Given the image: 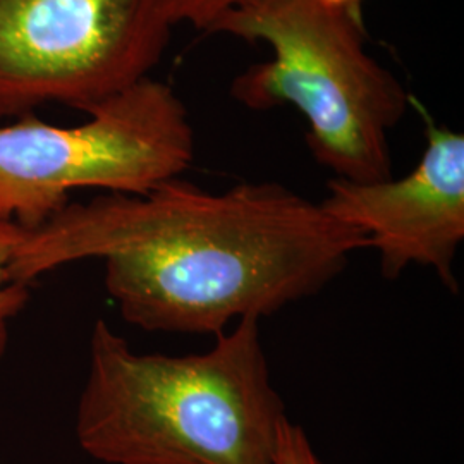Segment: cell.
<instances>
[{
    "label": "cell",
    "instance_id": "1",
    "mask_svg": "<svg viewBox=\"0 0 464 464\" xmlns=\"http://www.w3.org/2000/svg\"><path fill=\"white\" fill-rule=\"evenodd\" d=\"M370 237L279 183L207 191L167 181L145 195L67 203L23 229L14 281L86 258L105 264L122 318L147 332L220 335L232 320L264 318L320 293Z\"/></svg>",
    "mask_w": 464,
    "mask_h": 464
},
{
    "label": "cell",
    "instance_id": "2",
    "mask_svg": "<svg viewBox=\"0 0 464 464\" xmlns=\"http://www.w3.org/2000/svg\"><path fill=\"white\" fill-rule=\"evenodd\" d=\"M285 406L260 320L243 318L201 354H141L97 320L76 439L105 464H274Z\"/></svg>",
    "mask_w": 464,
    "mask_h": 464
},
{
    "label": "cell",
    "instance_id": "3",
    "mask_svg": "<svg viewBox=\"0 0 464 464\" xmlns=\"http://www.w3.org/2000/svg\"><path fill=\"white\" fill-rule=\"evenodd\" d=\"M208 34L264 44L272 53L232 82V99L251 111L295 107L308 126V149L334 178H392L389 133L410 95L366 49L354 11L318 0H241Z\"/></svg>",
    "mask_w": 464,
    "mask_h": 464
},
{
    "label": "cell",
    "instance_id": "4",
    "mask_svg": "<svg viewBox=\"0 0 464 464\" xmlns=\"http://www.w3.org/2000/svg\"><path fill=\"white\" fill-rule=\"evenodd\" d=\"M76 126L23 116L0 126V218L34 229L78 189L145 195L183 178L195 131L172 86L145 78L88 107Z\"/></svg>",
    "mask_w": 464,
    "mask_h": 464
},
{
    "label": "cell",
    "instance_id": "5",
    "mask_svg": "<svg viewBox=\"0 0 464 464\" xmlns=\"http://www.w3.org/2000/svg\"><path fill=\"white\" fill-rule=\"evenodd\" d=\"M172 0H0V116L86 111L151 76Z\"/></svg>",
    "mask_w": 464,
    "mask_h": 464
},
{
    "label": "cell",
    "instance_id": "6",
    "mask_svg": "<svg viewBox=\"0 0 464 464\" xmlns=\"http://www.w3.org/2000/svg\"><path fill=\"white\" fill-rule=\"evenodd\" d=\"M320 207L343 224L365 232L381 253L383 279L411 266H431L458 293L454 260L464 239V136L429 126L427 147L401 179L353 183L332 178Z\"/></svg>",
    "mask_w": 464,
    "mask_h": 464
},
{
    "label": "cell",
    "instance_id": "7",
    "mask_svg": "<svg viewBox=\"0 0 464 464\" xmlns=\"http://www.w3.org/2000/svg\"><path fill=\"white\" fill-rule=\"evenodd\" d=\"M21 231L14 222L0 218V358L7 349L11 322L30 298V285L14 281L9 270Z\"/></svg>",
    "mask_w": 464,
    "mask_h": 464
},
{
    "label": "cell",
    "instance_id": "8",
    "mask_svg": "<svg viewBox=\"0 0 464 464\" xmlns=\"http://www.w3.org/2000/svg\"><path fill=\"white\" fill-rule=\"evenodd\" d=\"M274 464H325L312 446L303 427L293 423L287 416L284 418L277 430Z\"/></svg>",
    "mask_w": 464,
    "mask_h": 464
},
{
    "label": "cell",
    "instance_id": "9",
    "mask_svg": "<svg viewBox=\"0 0 464 464\" xmlns=\"http://www.w3.org/2000/svg\"><path fill=\"white\" fill-rule=\"evenodd\" d=\"M241 0H172L176 24H191L197 30L210 32L217 19L224 16Z\"/></svg>",
    "mask_w": 464,
    "mask_h": 464
},
{
    "label": "cell",
    "instance_id": "10",
    "mask_svg": "<svg viewBox=\"0 0 464 464\" xmlns=\"http://www.w3.org/2000/svg\"><path fill=\"white\" fill-rule=\"evenodd\" d=\"M318 2H322L325 5H331V7H337V9L356 11L363 0H318Z\"/></svg>",
    "mask_w": 464,
    "mask_h": 464
}]
</instances>
